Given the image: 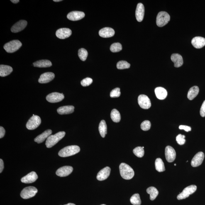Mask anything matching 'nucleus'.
<instances>
[{
	"label": "nucleus",
	"mask_w": 205,
	"mask_h": 205,
	"mask_svg": "<svg viewBox=\"0 0 205 205\" xmlns=\"http://www.w3.org/2000/svg\"><path fill=\"white\" fill-rule=\"evenodd\" d=\"M99 34L100 36L103 38H109L114 35L115 31L113 29L106 27L100 30Z\"/></svg>",
	"instance_id": "412c9836"
},
{
	"label": "nucleus",
	"mask_w": 205,
	"mask_h": 205,
	"mask_svg": "<svg viewBox=\"0 0 205 205\" xmlns=\"http://www.w3.org/2000/svg\"><path fill=\"white\" fill-rule=\"evenodd\" d=\"M120 174L121 177L125 180L133 178L135 175L133 169L129 165L125 163H122L119 166Z\"/></svg>",
	"instance_id": "f257e3e1"
},
{
	"label": "nucleus",
	"mask_w": 205,
	"mask_h": 205,
	"mask_svg": "<svg viewBox=\"0 0 205 205\" xmlns=\"http://www.w3.org/2000/svg\"><path fill=\"white\" fill-rule=\"evenodd\" d=\"M54 2H60L62 1V0H54L53 1Z\"/></svg>",
	"instance_id": "8fccbe9b"
},
{
	"label": "nucleus",
	"mask_w": 205,
	"mask_h": 205,
	"mask_svg": "<svg viewBox=\"0 0 205 205\" xmlns=\"http://www.w3.org/2000/svg\"><path fill=\"white\" fill-rule=\"evenodd\" d=\"M107 127L106 122L104 120H102L100 123L99 125V131L100 134L102 138H105L107 133Z\"/></svg>",
	"instance_id": "c756f323"
},
{
	"label": "nucleus",
	"mask_w": 205,
	"mask_h": 205,
	"mask_svg": "<svg viewBox=\"0 0 205 205\" xmlns=\"http://www.w3.org/2000/svg\"><path fill=\"white\" fill-rule=\"evenodd\" d=\"M197 189V187L195 185H191L185 188L182 193L180 194L177 196V199L181 200L185 199L189 197L190 195L194 194Z\"/></svg>",
	"instance_id": "0eeeda50"
},
{
	"label": "nucleus",
	"mask_w": 205,
	"mask_h": 205,
	"mask_svg": "<svg viewBox=\"0 0 205 205\" xmlns=\"http://www.w3.org/2000/svg\"><path fill=\"white\" fill-rule=\"evenodd\" d=\"M111 170V168L109 167H105L98 173L97 176H96V178L99 181H102L106 180L109 177Z\"/></svg>",
	"instance_id": "aec40b11"
},
{
	"label": "nucleus",
	"mask_w": 205,
	"mask_h": 205,
	"mask_svg": "<svg viewBox=\"0 0 205 205\" xmlns=\"http://www.w3.org/2000/svg\"><path fill=\"white\" fill-rule=\"evenodd\" d=\"M38 176L36 173L35 172H31L22 178L21 182L25 184H30L35 182L37 179Z\"/></svg>",
	"instance_id": "a211bd4d"
},
{
	"label": "nucleus",
	"mask_w": 205,
	"mask_h": 205,
	"mask_svg": "<svg viewBox=\"0 0 205 205\" xmlns=\"http://www.w3.org/2000/svg\"><path fill=\"white\" fill-rule=\"evenodd\" d=\"M64 98L63 94L58 92H53L48 95L47 96L46 99L49 102L55 103L62 101Z\"/></svg>",
	"instance_id": "9d476101"
},
{
	"label": "nucleus",
	"mask_w": 205,
	"mask_h": 205,
	"mask_svg": "<svg viewBox=\"0 0 205 205\" xmlns=\"http://www.w3.org/2000/svg\"><path fill=\"white\" fill-rule=\"evenodd\" d=\"M151 126L150 122L149 121H144L141 123L140 127L144 131H148L149 130Z\"/></svg>",
	"instance_id": "58836bf2"
},
{
	"label": "nucleus",
	"mask_w": 205,
	"mask_h": 205,
	"mask_svg": "<svg viewBox=\"0 0 205 205\" xmlns=\"http://www.w3.org/2000/svg\"><path fill=\"white\" fill-rule=\"evenodd\" d=\"M22 44L18 40H13L6 43L4 48L8 53H13L18 50L22 46Z\"/></svg>",
	"instance_id": "20e7f679"
},
{
	"label": "nucleus",
	"mask_w": 205,
	"mask_h": 205,
	"mask_svg": "<svg viewBox=\"0 0 205 205\" xmlns=\"http://www.w3.org/2000/svg\"><path fill=\"white\" fill-rule=\"evenodd\" d=\"M41 123V119L39 116L35 115L33 116L27 123L26 128L29 130H33L37 128Z\"/></svg>",
	"instance_id": "6e6552de"
},
{
	"label": "nucleus",
	"mask_w": 205,
	"mask_h": 205,
	"mask_svg": "<svg viewBox=\"0 0 205 205\" xmlns=\"http://www.w3.org/2000/svg\"><path fill=\"white\" fill-rule=\"evenodd\" d=\"M93 80L92 79L90 78H86L81 81V85L83 87L89 86L92 83Z\"/></svg>",
	"instance_id": "79ce46f5"
},
{
	"label": "nucleus",
	"mask_w": 205,
	"mask_h": 205,
	"mask_svg": "<svg viewBox=\"0 0 205 205\" xmlns=\"http://www.w3.org/2000/svg\"><path fill=\"white\" fill-rule=\"evenodd\" d=\"M73 171V168L70 166H64L57 169L56 174L60 177H66L68 176Z\"/></svg>",
	"instance_id": "4468645a"
},
{
	"label": "nucleus",
	"mask_w": 205,
	"mask_h": 205,
	"mask_svg": "<svg viewBox=\"0 0 205 205\" xmlns=\"http://www.w3.org/2000/svg\"><path fill=\"white\" fill-rule=\"evenodd\" d=\"M170 20V16L167 12H160L157 17V25L158 27H163L167 25Z\"/></svg>",
	"instance_id": "39448f33"
},
{
	"label": "nucleus",
	"mask_w": 205,
	"mask_h": 205,
	"mask_svg": "<svg viewBox=\"0 0 205 205\" xmlns=\"http://www.w3.org/2000/svg\"><path fill=\"white\" fill-rule=\"evenodd\" d=\"M134 154L137 157L142 158L145 154V150L143 147H136L133 150Z\"/></svg>",
	"instance_id": "f704fd0d"
},
{
	"label": "nucleus",
	"mask_w": 205,
	"mask_h": 205,
	"mask_svg": "<svg viewBox=\"0 0 205 205\" xmlns=\"http://www.w3.org/2000/svg\"><path fill=\"white\" fill-rule=\"evenodd\" d=\"M155 92L157 97L159 100H164L166 99L167 95V91L162 87H157L155 88Z\"/></svg>",
	"instance_id": "393cba45"
},
{
	"label": "nucleus",
	"mask_w": 205,
	"mask_h": 205,
	"mask_svg": "<svg viewBox=\"0 0 205 205\" xmlns=\"http://www.w3.org/2000/svg\"><path fill=\"white\" fill-rule=\"evenodd\" d=\"M204 154L203 152H200L196 154L191 162V165L194 167H198L201 165L204 160Z\"/></svg>",
	"instance_id": "ddd939ff"
},
{
	"label": "nucleus",
	"mask_w": 205,
	"mask_h": 205,
	"mask_svg": "<svg viewBox=\"0 0 205 205\" xmlns=\"http://www.w3.org/2000/svg\"><path fill=\"white\" fill-rule=\"evenodd\" d=\"M4 168V162L2 159H0V172H2L3 169Z\"/></svg>",
	"instance_id": "49530a36"
},
{
	"label": "nucleus",
	"mask_w": 205,
	"mask_h": 205,
	"mask_svg": "<svg viewBox=\"0 0 205 205\" xmlns=\"http://www.w3.org/2000/svg\"><path fill=\"white\" fill-rule=\"evenodd\" d=\"M28 24V22L25 20H21L13 25L11 28V31L13 33H17L25 29Z\"/></svg>",
	"instance_id": "dca6fc26"
},
{
	"label": "nucleus",
	"mask_w": 205,
	"mask_h": 205,
	"mask_svg": "<svg viewBox=\"0 0 205 205\" xmlns=\"http://www.w3.org/2000/svg\"><path fill=\"white\" fill-rule=\"evenodd\" d=\"M179 128L180 130H184L187 132L191 131V127L186 126V125H180V126L179 127Z\"/></svg>",
	"instance_id": "c03bdc74"
},
{
	"label": "nucleus",
	"mask_w": 205,
	"mask_h": 205,
	"mask_svg": "<svg viewBox=\"0 0 205 205\" xmlns=\"http://www.w3.org/2000/svg\"><path fill=\"white\" fill-rule=\"evenodd\" d=\"M33 65L35 67L46 68L51 67L52 63L48 60H42L34 62Z\"/></svg>",
	"instance_id": "cd10ccee"
},
{
	"label": "nucleus",
	"mask_w": 205,
	"mask_h": 205,
	"mask_svg": "<svg viewBox=\"0 0 205 205\" xmlns=\"http://www.w3.org/2000/svg\"><path fill=\"white\" fill-rule=\"evenodd\" d=\"M51 130L49 129L46 130L43 133L37 136L34 139V141L37 143L40 144L43 142L51 134Z\"/></svg>",
	"instance_id": "b1692460"
},
{
	"label": "nucleus",
	"mask_w": 205,
	"mask_h": 205,
	"mask_svg": "<svg viewBox=\"0 0 205 205\" xmlns=\"http://www.w3.org/2000/svg\"><path fill=\"white\" fill-rule=\"evenodd\" d=\"M101 205H105V204H101Z\"/></svg>",
	"instance_id": "603ef678"
},
{
	"label": "nucleus",
	"mask_w": 205,
	"mask_h": 205,
	"mask_svg": "<svg viewBox=\"0 0 205 205\" xmlns=\"http://www.w3.org/2000/svg\"><path fill=\"white\" fill-rule=\"evenodd\" d=\"M200 114L201 116L202 117H205V100L203 102L200 111Z\"/></svg>",
	"instance_id": "37998d69"
},
{
	"label": "nucleus",
	"mask_w": 205,
	"mask_h": 205,
	"mask_svg": "<svg viewBox=\"0 0 205 205\" xmlns=\"http://www.w3.org/2000/svg\"><path fill=\"white\" fill-rule=\"evenodd\" d=\"M145 7L142 3H139L137 5L136 10V17L138 22H141L143 21L145 15Z\"/></svg>",
	"instance_id": "6ab92c4d"
},
{
	"label": "nucleus",
	"mask_w": 205,
	"mask_h": 205,
	"mask_svg": "<svg viewBox=\"0 0 205 205\" xmlns=\"http://www.w3.org/2000/svg\"><path fill=\"white\" fill-rule=\"evenodd\" d=\"M38 192V190L36 188L30 186L24 188L21 193V197L24 199H28L33 197Z\"/></svg>",
	"instance_id": "423d86ee"
},
{
	"label": "nucleus",
	"mask_w": 205,
	"mask_h": 205,
	"mask_svg": "<svg viewBox=\"0 0 205 205\" xmlns=\"http://www.w3.org/2000/svg\"><path fill=\"white\" fill-rule=\"evenodd\" d=\"M166 160L169 163L174 162L176 156V152L174 149L170 146L166 147L165 150Z\"/></svg>",
	"instance_id": "9b49d317"
},
{
	"label": "nucleus",
	"mask_w": 205,
	"mask_h": 205,
	"mask_svg": "<svg viewBox=\"0 0 205 205\" xmlns=\"http://www.w3.org/2000/svg\"><path fill=\"white\" fill-rule=\"evenodd\" d=\"M121 93L120 92L119 88H116L113 90L110 93V96L111 98H117L121 96Z\"/></svg>",
	"instance_id": "ea45409f"
},
{
	"label": "nucleus",
	"mask_w": 205,
	"mask_h": 205,
	"mask_svg": "<svg viewBox=\"0 0 205 205\" xmlns=\"http://www.w3.org/2000/svg\"><path fill=\"white\" fill-rule=\"evenodd\" d=\"M143 148L144 149V147H143Z\"/></svg>",
	"instance_id": "864d4df0"
},
{
	"label": "nucleus",
	"mask_w": 205,
	"mask_h": 205,
	"mask_svg": "<svg viewBox=\"0 0 205 205\" xmlns=\"http://www.w3.org/2000/svg\"><path fill=\"white\" fill-rule=\"evenodd\" d=\"M80 150V147L78 145H70L62 149L59 152L58 155L62 157H70L78 153Z\"/></svg>",
	"instance_id": "f03ea898"
},
{
	"label": "nucleus",
	"mask_w": 205,
	"mask_h": 205,
	"mask_svg": "<svg viewBox=\"0 0 205 205\" xmlns=\"http://www.w3.org/2000/svg\"><path fill=\"white\" fill-rule=\"evenodd\" d=\"M79 58L82 61H85L88 56L87 51L84 48H81L78 51V53Z\"/></svg>",
	"instance_id": "c9c22d12"
},
{
	"label": "nucleus",
	"mask_w": 205,
	"mask_h": 205,
	"mask_svg": "<svg viewBox=\"0 0 205 205\" xmlns=\"http://www.w3.org/2000/svg\"><path fill=\"white\" fill-rule=\"evenodd\" d=\"M85 16V13L82 11H73L67 15V18L71 21H76L82 19Z\"/></svg>",
	"instance_id": "f3484780"
},
{
	"label": "nucleus",
	"mask_w": 205,
	"mask_h": 205,
	"mask_svg": "<svg viewBox=\"0 0 205 205\" xmlns=\"http://www.w3.org/2000/svg\"><path fill=\"white\" fill-rule=\"evenodd\" d=\"M130 64L124 60H121L118 62L117 64V67L120 70L129 68Z\"/></svg>",
	"instance_id": "e433bc0d"
},
{
	"label": "nucleus",
	"mask_w": 205,
	"mask_h": 205,
	"mask_svg": "<svg viewBox=\"0 0 205 205\" xmlns=\"http://www.w3.org/2000/svg\"><path fill=\"white\" fill-rule=\"evenodd\" d=\"M146 191L147 194H150V198L151 201L155 200L158 194V191L156 188L154 187H151L148 188Z\"/></svg>",
	"instance_id": "7c9ffc66"
},
{
	"label": "nucleus",
	"mask_w": 205,
	"mask_h": 205,
	"mask_svg": "<svg viewBox=\"0 0 205 205\" xmlns=\"http://www.w3.org/2000/svg\"><path fill=\"white\" fill-rule=\"evenodd\" d=\"M123 49L122 45L119 43H113L110 47V51L112 52H116L121 51Z\"/></svg>",
	"instance_id": "4c0bfd02"
},
{
	"label": "nucleus",
	"mask_w": 205,
	"mask_h": 205,
	"mask_svg": "<svg viewBox=\"0 0 205 205\" xmlns=\"http://www.w3.org/2000/svg\"><path fill=\"white\" fill-rule=\"evenodd\" d=\"M72 32L69 28H63L59 29L56 32V34L57 38L61 39L68 38L72 35Z\"/></svg>",
	"instance_id": "f8f14e48"
},
{
	"label": "nucleus",
	"mask_w": 205,
	"mask_h": 205,
	"mask_svg": "<svg viewBox=\"0 0 205 205\" xmlns=\"http://www.w3.org/2000/svg\"><path fill=\"white\" fill-rule=\"evenodd\" d=\"M65 135V132L60 131L56 134L50 136L47 139L45 145L47 148H51L62 140Z\"/></svg>",
	"instance_id": "7ed1b4c3"
},
{
	"label": "nucleus",
	"mask_w": 205,
	"mask_h": 205,
	"mask_svg": "<svg viewBox=\"0 0 205 205\" xmlns=\"http://www.w3.org/2000/svg\"><path fill=\"white\" fill-rule=\"evenodd\" d=\"M130 201L133 205H140L141 204L140 194H133L130 198Z\"/></svg>",
	"instance_id": "72a5a7b5"
},
{
	"label": "nucleus",
	"mask_w": 205,
	"mask_h": 205,
	"mask_svg": "<svg viewBox=\"0 0 205 205\" xmlns=\"http://www.w3.org/2000/svg\"><path fill=\"white\" fill-rule=\"evenodd\" d=\"M13 71V69L11 66L4 65H0V76L5 77L9 75Z\"/></svg>",
	"instance_id": "bb28decb"
},
{
	"label": "nucleus",
	"mask_w": 205,
	"mask_h": 205,
	"mask_svg": "<svg viewBox=\"0 0 205 205\" xmlns=\"http://www.w3.org/2000/svg\"><path fill=\"white\" fill-rule=\"evenodd\" d=\"M176 164H174V166H176Z\"/></svg>",
	"instance_id": "3c124183"
},
{
	"label": "nucleus",
	"mask_w": 205,
	"mask_h": 205,
	"mask_svg": "<svg viewBox=\"0 0 205 205\" xmlns=\"http://www.w3.org/2000/svg\"><path fill=\"white\" fill-rule=\"evenodd\" d=\"M171 59L174 63V67L178 68L181 67L183 64V60L180 55L179 54H173L171 56Z\"/></svg>",
	"instance_id": "5701e85b"
},
{
	"label": "nucleus",
	"mask_w": 205,
	"mask_h": 205,
	"mask_svg": "<svg viewBox=\"0 0 205 205\" xmlns=\"http://www.w3.org/2000/svg\"><path fill=\"white\" fill-rule=\"evenodd\" d=\"M138 103L140 107L144 109H148L151 106L150 99L145 95H140L138 96Z\"/></svg>",
	"instance_id": "1a4fd4ad"
},
{
	"label": "nucleus",
	"mask_w": 205,
	"mask_h": 205,
	"mask_svg": "<svg viewBox=\"0 0 205 205\" xmlns=\"http://www.w3.org/2000/svg\"><path fill=\"white\" fill-rule=\"evenodd\" d=\"M111 117L112 120L115 123H118L121 121V116L119 111L116 109H113L111 112Z\"/></svg>",
	"instance_id": "473e14b6"
},
{
	"label": "nucleus",
	"mask_w": 205,
	"mask_h": 205,
	"mask_svg": "<svg viewBox=\"0 0 205 205\" xmlns=\"http://www.w3.org/2000/svg\"><path fill=\"white\" fill-rule=\"evenodd\" d=\"M155 167L156 170L159 172H163L165 170L164 163L160 158H158L156 160Z\"/></svg>",
	"instance_id": "2f4dec72"
},
{
	"label": "nucleus",
	"mask_w": 205,
	"mask_h": 205,
	"mask_svg": "<svg viewBox=\"0 0 205 205\" xmlns=\"http://www.w3.org/2000/svg\"><path fill=\"white\" fill-rule=\"evenodd\" d=\"M199 92V88L197 86H193L188 92L187 97L190 100L194 99Z\"/></svg>",
	"instance_id": "c85d7f7f"
},
{
	"label": "nucleus",
	"mask_w": 205,
	"mask_h": 205,
	"mask_svg": "<svg viewBox=\"0 0 205 205\" xmlns=\"http://www.w3.org/2000/svg\"><path fill=\"white\" fill-rule=\"evenodd\" d=\"M6 131L4 128L2 127H0V138H2L4 137L5 135Z\"/></svg>",
	"instance_id": "a18cd8bd"
},
{
	"label": "nucleus",
	"mask_w": 205,
	"mask_h": 205,
	"mask_svg": "<svg viewBox=\"0 0 205 205\" xmlns=\"http://www.w3.org/2000/svg\"><path fill=\"white\" fill-rule=\"evenodd\" d=\"M64 205H76L74 204H73V203H69L67 204Z\"/></svg>",
	"instance_id": "09e8293b"
},
{
	"label": "nucleus",
	"mask_w": 205,
	"mask_h": 205,
	"mask_svg": "<svg viewBox=\"0 0 205 205\" xmlns=\"http://www.w3.org/2000/svg\"><path fill=\"white\" fill-rule=\"evenodd\" d=\"M193 46L197 49L202 48L205 45V38L201 37H196L191 41Z\"/></svg>",
	"instance_id": "4be33fe9"
},
{
	"label": "nucleus",
	"mask_w": 205,
	"mask_h": 205,
	"mask_svg": "<svg viewBox=\"0 0 205 205\" xmlns=\"http://www.w3.org/2000/svg\"><path fill=\"white\" fill-rule=\"evenodd\" d=\"M11 1L12 2L14 3V4H17V3L19 2L20 1H19V0H11Z\"/></svg>",
	"instance_id": "de8ad7c7"
},
{
	"label": "nucleus",
	"mask_w": 205,
	"mask_h": 205,
	"mask_svg": "<svg viewBox=\"0 0 205 205\" xmlns=\"http://www.w3.org/2000/svg\"><path fill=\"white\" fill-rule=\"evenodd\" d=\"M74 107L73 106H63L58 108L57 112L60 115L70 114L74 112Z\"/></svg>",
	"instance_id": "a878e982"
},
{
	"label": "nucleus",
	"mask_w": 205,
	"mask_h": 205,
	"mask_svg": "<svg viewBox=\"0 0 205 205\" xmlns=\"http://www.w3.org/2000/svg\"><path fill=\"white\" fill-rule=\"evenodd\" d=\"M55 74L52 72H46L42 74L38 79V82L41 84H45L50 82L54 79Z\"/></svg>",
	"instance_id": "2eb2a0df"
},
{
	"label": "nucleus",
	"mask_w": 205,
	"mask_h": 205,
	"mask_svg": "<svg viewBox=\"0 0 205 205\" xmlns=\"http://www.w3.org/2000/svg\"><path fill=\"white\" fill-rule=\"evenodd\" d=\"M185 135L181 134L178 135L176 137V140L177 143L179 145H184L185 143Z\"/></svg>",
	"instance_id": "a19ab883"
}]
</instances>
